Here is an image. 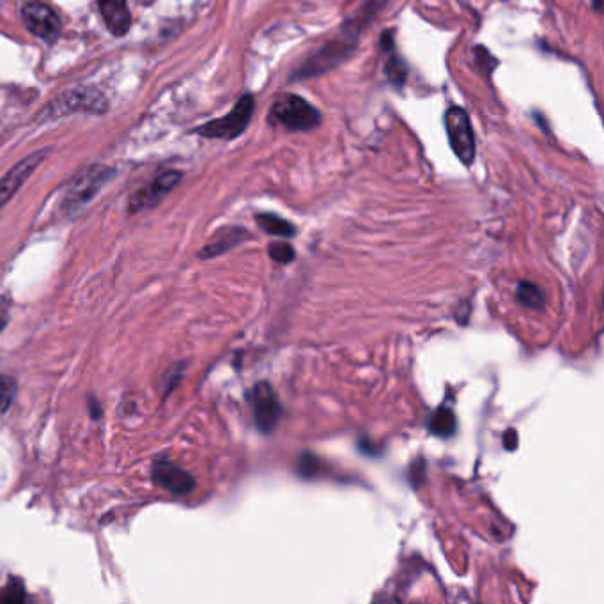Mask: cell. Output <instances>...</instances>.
<instances>
[{
	"instance_id": "obj_11",
	"label": "cell",
	"mask_w": 604,
	"mask_h": 604,
	"mask_svg": "<svg viewBox=\"0 0 604 604\" xmlns=\"http://www.w3.org/2000/svg\"><path fill=\"white\" fill-rule=\"evenodd\" d=\"M153 479L156 486L169 491L172 495H188L195 488L194 477L169 461H156L153 466Z\"/></svg>"
},
{
	"instance_id": "obj_25",
	"label": "cell",
	"mask_w": 604,
	"mask_h": 604,
	"mask_svg": "<svg viewBox=\"0 0 604 604\" xmlns=\"http://www.w3.org/2000/svg\"><path fill=\"white\" fill-rule=\"evenodd\" d=\"M603 2L604 0H592V6H594L596 13H599V15L603 13Z\"/></svg>"
},
{
	"instance_id": "obj_24",
	"label": "cell",
	"mask_w": 604,
	"mask_h": 604,
	"mask_svg": "<svg viewBox=\"0 0 604 604\" xmlns=\"http://www.w3.org/2000/svg\"><path fill=\"white\" fill-rule=\"evenodd\" d=\"M504 445L507 450H514L518 447V434L514 429H509L504 436Z\"/></svg>"
},
{
	"instance_id": "obj_6",
	"label": "cell",
	"mask_w": 604,
	"mask_h": 604,
	"mask_svg": "<svg viewBox=\"0 0 604 604\" xmlns=\"http://www.w3.org/2000/svg\"><path fill=\"white\" fill-rule=\"evenodd\" d=\"M112 176H114V169L105 167V165L89 167L82 176H78L73 181L68 194L64 197L62 208L68 211V213H73L78 208H82L84 204L93 199L94 195L100 192L101 186L105 185Z\"/></svg>"
},
{
	"instance_id": "obj_17",
	"label": "cell",
	"mask_w": 604,
	"mask_h": 604,
	"mask_svg": "<svg viewBox=\"0 0 604 604\" xmlns=\"http://www.w3.org/2000/svg\"><path fill=\"white\" fill-rule=\"evenodd\" d=\"M518 300L525 307H530V309H543L544 303H546L543 291L535 286V284H530V282H521L519 284Z\"/></svg>"
},
{
	"instance_id": "obj_14",
	"label": "cell",
	"mask_w": 604,
	"mask_h": 604,
	"mask_svg": "<svg viewBox=\"0 0 604 604\" xmlns=\"http://www.w3.org/2000/svg\"><path fill=\"white\" fill-rule=\"evenodd\" d=\"M256 222L264 233L273 234V236H284L289 238L296 233L295 225L289 224L287 220L279 217V215H273V213H261L257 215Z\"/></svg>"
},
{
	"instance_id": "obj_16",
	"label": "cell",
	"mask_w": 604,
	"mask_h": 604,
	"mask_svg": "<svg viewBox=\"0 0 604 604\" xmlns=\"http://www.w3.org/2000/svg\"><path fill=\"white\" fill-rule=\"evenodd\" d=\"M387 54L388 59L387 62H385V75H387L388 82H390L392 86L401 89V87L404 86V82H406V78H408L406 64H404L403 59H401V55L395 52V48L388 50Z\"/></svg>"
},
{
	"instance_id": "obj_22",
	"label": "cell",
	"mask_w": 604,
	"mask_h": 604,
	"mask_svg": "<svg viewBox=\"0 0 604 604\" xmlns=\"http://www.w3.org/2000/svg\"><path fill=\"white\" fill-rule=\"evenodd\" d=\"M318 470V457H314L312 454H303L300 465H298V472L302 473L303 477H312Z\"/></svg>"
},
{
	"instance_id": "obj_9",
	"label": "cell",
	"mask_w": 604,
	"mask_h": 604,
	"mask_svg": "<svg viewBox=\"0 0 604 604\" xmlns=\"http://www.w3.org/2000/svg\"><path fill=\"white\" fill-rule=\"evenodd\" d=\"M252 404H254L257 429L261 433H272L275 426L279 424L280 403L270 383H259L252 390Z\"/></svg>"
},
{
	"instance_id": "obj_23",
	"label": "cell",
	"mask_w": 604,
	"mask_h": 604,
	"mask_svg": "<svg viewBox=\"0 0 604 604\" xmlns=\"http://www.w3.org/2000/svg\"><path fill=\"white\" fill-rule=\"evenodd\" d=\"M9 309H11V303L6 298H0V332L8 325Z\"/></svg>"
},
{
	"instance_id": "obj_1",
	"label": "cell",
	"mask_w": 604,
	"mask_h": 604,
	"mask_svg": "<svg viewBox=\"0 0 604 604\" xmlns=\"http://www.w3.org/2000/svg\"><path fill=\"white\" fill-rule=\"evenodd\" d=\"M360 38L351 32L339 29L337 36L326 41L323 47H319L314 54H310L305 61L293 71L291 80H305V78L319 77L328 71L341 66L342 62L348 61L355 54Z\"/></svg>"
},
{
	"instance_id": "obj_18",
	"label": "cell",
	"mask_w": 604,
	"mask_h": 604,
	"mask_svg": "<svg viewBox=\"0 0 604 604\" xmlns=\"http://www.w3.org/2000/svg\"><path fill=\"white\" fill-rule=\"evenodd\" d=\"M16 381L9 376L0 374V417L11 408V404L15 401Z\"/></svg>"
},
{
	"instance_id": "obj_13",
	"label": "cell",
	"mask_w": 604,
	"mask_h": 604,
	"mask_svg": "<svg viewBox=\"0 0 604 604\" xmlns=\"http://www.w3.org/2000/svg\"><path fill=\"white\" fill-rule=\"evenodd\" d=\"M248 238V233L241 227H229L224 229L222 233H218L215 236V240L211 241L210 245L202 248L201 257L202 259H211V257L220 256L229 252L231 248L240 245L241 241H245Z\"/></svg>"
},
{
	"instance_id": "obj_8",
	"label": "cell",
	"mask_w": 604,
	"mask_h": 604,
	"mask_svg": "<svg viewBox=\"0 0 604 604\" xmlns=\"http://www.w3.org/2000/svg\"><path fill=\"white\" fill-rule=\"evenodd\" d=\"M181 172L178 171H167L160 174L158 178L153 179L149 185L144 186L137 190L135 194L130 197L128 202V210L130 213H137V211L151 210L153 206H156L158 202L162 201L165 195L171 192L174 186L178 185L181 181Z\"/></svg>"
},
{
	"instance_id": "obj_21",
	"label": "cell",
	"mask_w": 604,
	"mask_h": 604,
	"mask_svg": "<svg viewBox=\"0 0 604 604\" xmlns=\"http://www.w3.org/2000/svg\"><path fill=\"white\" fill-rule=\"evenodd\" d=\"M0 601L11 604L22 603V601H25L24 587L20 583H16V581H11L8 589L4 590V594L0 596Z\"/></svg>"
},
{
	"instance_id": "obj_3",
	"label": "cell",
	"mask_w": 604,
	"mask_h": 604,
	"mask_svg": "<svg viewBox=\"0 0 604 604\" xmlns=\"http://www.w3.org/2000/svg\"><path fill=\"white\" fill-rule=\"evenodd\" d=\"M256 110V100L252 94H243L233 110L225 117L199 126L195 133L206 139L233 140L247 130Z\"/></svg>"
},
{
	"instance_id": "obj_19",
	"label": "cell",
	"mask_w": 604,
	"mask_h": 604,
	"mask_svg": "<svg viewBox=\"0 0 604 604\" xmlns=\"http://www.w3.org/2000/svg\"><path fill=\"white\" fill-rule=\"evenodd\" d=\"M270 257L277 263H291L295 259V248L286 241H273L270 245Z\"/></svg>"
},
{
	"instance_id": "obj_5",
	"label": "cell",
	"mask_w": 604,
	"mask_h": 604,
	"mask_svg": "<svg viewBox=\"0 0 604 604\" xmlns=\"http://www.w3.org/2000/svg\"><path fill=\"white\" fill-rule=\"evenodd\" d=\"M443 121L454 155L459 158V162L472 165L477 155V144H475V133L468 112L461 107H450L445 112Z\"/></svg>"
},
{
	"instance_id": "obj_20",
	"label": "cell",
	"mask_w": 604,
	"mask_h": 604,
	"mask_svg": "<svg viewBox=\"0 0 604 604\" xmlns=\"http://www.w3.org/2000/svg\"><path fill=\"white\" fill-rule=\"evenodd\" d=\"M473 52H475V61L479 64V68L486 71V73H493L496 64H498V62L495 61V57L489 54L488 50L484 47H475L473 48Z\"/></svg>"
},
{
	"instance_id": "obj_2",
	"label": "cell",
	"mask_w": 604,
	"mask_h": 604,
	"mask_svg": "<svg viewBox=\"0 0 604 604\" xmlns=\"http://www.w3.org/2000/svg\"><path fill=\"white\" fill-rule=\"evenodd\" d=\"M270 123L282 126L289 132H310L321 124V114L302 96L284 93L273 101Z\"/></svg>"
},
{
	"instance_id": "obj_10",
	"label": "cell",
	"mask_w": 604,
	"mask_h": 604,
	"mask_svg": "<svg viewBox=\"0 0 604 604\" xmlns=\"http://www.w3.org/2000/svg\"><path fill=\"white\" fill-rule=\"evenodd\" d=\"M45 156H47V151L32 153L0 179V210L13 199V195L24 186L25 181L31 178L32 172L38 169L39 163L45 160Z\"/></svg>"
},
{
	"instance_id": "obj_7",
	"label": "cell",
	"mask_w": 604,
	"mask_h": 604,
	"mask_svg": "<svg viewBox=\"0 0 604 604\" xmlns=\"http://www.w3.org/2000/svg\"><path fill=\"white\" fill-rule=\"evenodd\" d=\"M22 20L25 27L41 39L54 41L61 34V20L54 9L41 2H25L22 6Z\"/></svg>"
},
{
	"instance_id": "obj_4",
	"label": "cell",
	"mask_w": 604,
	"mask_h": 604,
	"mask_svg": "<svg viewBox=\"0 0 604 604\" xmlns=\"http://www.w3.org/2000/svg\"><path fill=\"white\" fill-rule=\"evenodd\" d=\"M109 109L107 98L94 89H73L55 98L47 109L39 114V121H50L57 117H64L71 112H91L103 114Z\"/></svg>"
},
{
	"instance_id": "obj_12",
	"label": "cell",
	"mask_w": 604,
	"mask_h": 604,
	"mask_svg": "<svg viewBox=\"0 0 604 604\" xmlns=\"http://www.w3.org/2000/svg\"><path fill=\"white\" fill-rule=\"evenodd\" d=\"M103 22L114 36H124L132 27V15L126 0H98Z\"/></svg>"
},
{
	"instance_id": "obj_15",
	"label": "cell",
	"mask_w": 604,
	"mask_h": 604,
	"mask_svg": "<svg viewBox=\"0 0 604 604\" xmlns=\"http://www.w3.org/2000/svg\"><path fill=\"white\" fill-rule=\"evenodd\" d=\"M456 426L454 411L450 410V408H445V406L440 408V410L434 411L431 422H429L431 433L436 434V436H443V438L456 433Z\"/></svg>"
}]
</instances>
